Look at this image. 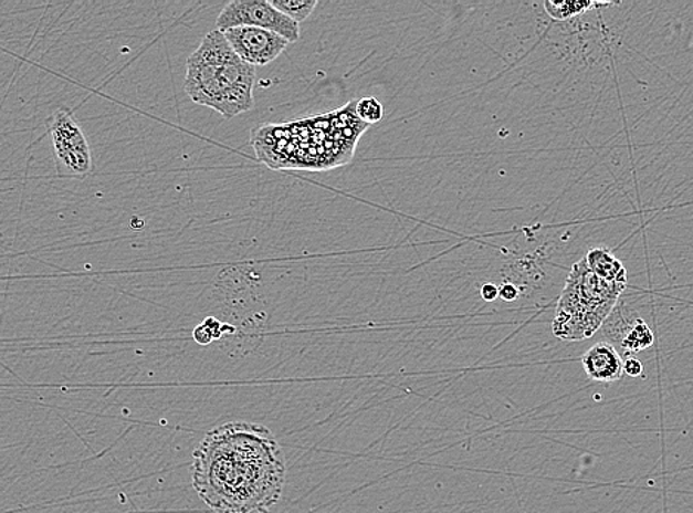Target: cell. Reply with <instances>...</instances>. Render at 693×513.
<instances>
[{"label":"cell","instance_id":"obj_1","mask_svg":"<svg viewBox=\"0 0 693 513\" xmlns=\"http://www.w3.org/2000/svg\"><path fill=\"white\" fill-rule=\"evenodd\" d=\"M192 459V486L213 512L267 513L282 498L286 460L263 425L230 422L212 429Z\"/></svg>","mask_w":693,"mask_h":513},{"label":"cell","instance_id":"obj_2","mask_svg":"<svg viewBox=\"0 0 693 513\" xmlns=\"http://www.w3.org/2000/svg\"><path fill=\"white\" fill-rule=\"evenodd\" d=\"M256 67L244 63L225 34L212 30L187 61L186 92L196 104L232 118L254 107Z\"/></svg>","mask_w":693,"mask_h":513},{"label":"cell","instance_id":"obj_3","mask_svg":"<svg viewBox=\"0 0 693 513\" xmlns=\"http://www.w3.org/2000/svg\"><path fill=\"white\" fill-rule=\"evenodd\" d=\"M627 286L605 282L591 273L585 258L573 265L553 320V335L560 341L590 339L613 310Z\"/></svg>","mask_w":693,"mask_h":513},{"label":"cell","instance_id":"obj_4","mask_svg":"<svg viewBox=\"0 0 693 513\" xmlns=\"http://www.w3.org/2000/svg\"><path fill=\"white\" fill-rule=\"evenodd\" d=\"M219 32L234 28L270 30L293 43L300 41L301 25L275 10L267 0H234L223 8L217 20Z\"/></svg>","mask_w":693,"mask_h":513},{"label":"cell","instance_id":"obj_5","mask_svg":"<svg viewBox=\"0 0 693 513\" xmlns=\"http://www.w3.org/2000/svg\"><path fill=\"white\" fill-rule=\"evenodd\" d=\"M48 126L54 142L59 170L76 177H86L92 170L91 148L72 114L59 109L52 114Z\"/></svg>","mask_w":693,"mask_h":513},{"label":"cell","instance_id":"obj_6","mask_svg":"<svg viewBox=\"0 0 693 513\" xmlns=\"http://www.w3.org/2000/svg\"><path fill=\"white\" fill-rule=\"evenodd\" d=\"M222 33L235 54L253 67L272 63L291 43L280 34L258 28H234Z\"/></svg>","mask_w":693,"mask_h":513},{"label":"cell","instance_id":"obj_7","mask_svg":"<svg viewBox=\"0 0 693 513\" xmlns=\"http://www.w3.org/2000/svg\"><path fill=\"white\" fill-rule=\"evenodd\" d=\"M582 367L591 380L611 384L624 375V362L616 346L609 342H599L591 346L581 358Z\"/></svg>","mask_w":693,"mask_h":513},{"label":"cell","instance_id":"obj_8","mask_svg":"<svg viewBox=\"0 0 693 513\" xmlns=\"http://www.w3.org/2000/svg\"><path fill=\"white\" fill-rule=\"evenodd\" d=\"M611 328L613 332L608 333V335L611 336L612 341H617L620 344L626 354H636L651 348L653 342H655L651 327L640 317L622 318V322L621 320L620 322H612Z\"/></svg>","mask_w":693,"mask_h":513},{"label":"cell","instance_id":"obj_9","mask_svg":"<svg viewBox=\"0 0 693 513\" xmlns=\"http://www.w3.org/2000/svg\"><path fill=\"white\" fill-rule=\"evenodd\" d=\"M585 260L591 273L605 280V282L627 286V270L616 254L607 248H594L587 252Z\"/></svg>","mask_w":693,"mask_h":513},{"label":"cell","instance_id":"obj_10","mask_svg":"<svg viewBox=\"0 0 693 513\" xmlns=\"http://www.w3.org/2000/svg\"><path fill=\"white\" fill-rule=\"evenodd\" d=\"M611 6L612 3L578 2V0H573V2H565V0H563V2H552V0H547V2H544L547 14L550 15L552 19L560 21L585 14V12L594 10V8Z\"/></svg>","mask_w":693,"mask_h":513},{"label":"cell","instance_id":"obj_11","mask_svg":"<svg viewBox=\"0 0 693 513\" xmlns=\"http://www.w3.org/2000/svg\"><path fill=\"white\" fill-rule=\"evenodd\" d=\"M271 6L301 24L302 21L308 20L313 14L318 6V0H271Z\"/></svg>","mask_w":693,"mask_h":513},{"label":"cell","instance_id":"obj_12","mask_svg":"<svg viewBox=\"0 0 693 513\" xmlns=\"http://www.w3.org/2000/svg\"><path fill=\"white\" fill-rule=\"evenodd\" d=\"M355 108H357L359 121L366 123L368 126L375 125V123L380 122L385 116L384 105L376 98H372V96L359 100Z\"/></svg>","mask_w":693,"mask_h":513},{"label":"cell","instance_id":"obj_13","mask_svg":"<svg viewBox=\"0 0 693 513\" xmlns=\"http://www.w3.org/2000/svg\"><path fill=\"white\" fill-rule=\"evenodd\" d=\"M195 339L197 344L200 345H209L214 341L213 332L210 331L208 324H200V326L196 327L195 331Z\"/></svg>","mask_w":693,"mask_h":513},{"label":"cell","instance_id":"obj_14","mask_svg":"<svg viewBox=\"0 0 693 513\" xmlns=\"http://www.w3.org/2000/svg\"><path fill=\"white\" fill-rule=\"evenodd\" d=\"M624 373L630 377H639L643 375V364L636 357H627L624 359Z\"/></svg>","mask_w":693,"mask_h":513},{"label":"cell","instance_id":"obj_15","mask_svg":"<svg viewBox=\"0 0 693 513\" xmlns=\"http://www.w3.org/2000/svg\"><path fill=\"white\" fill-rule=\"evenodd\" d=\"M500 297L506 302L516 301L519 297V289L512 283H504L502 287H500Z\"/></svg>","mask_w":693,"mask_h":513},{"label":"cell","instance_id":"obj_16","mask_svg":"<svg viewBox=\"0 0 693 513\" xmlns=\"http://www.w3.org/2000/svg\"><path fill=\"white\" fill-rule=\"evenodd\" d=\"M481 296L486 302H494L500 297V287L494 283H485L481 289Z\"/></svg>","mask_w":693,"mask_h":513}]
</instances>
